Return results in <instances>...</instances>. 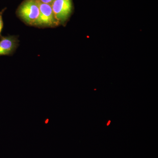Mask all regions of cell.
<instances>
[{"instance_id": "1", "label": "cell", "mask_w": 158, "mask_h": 158, "mask_svg": "<svg viewBox=\"0 0 158 158\" xmlns=\"http://www.w3.org/2000/svg\"><path fill=\"white\" fill-rule=\"evenodd\" d=\"M16 13L26 24L35 26L40 15L39 1L24 0L19 7Z\"/></svg>"}, {"instance_id": "2", "label": "cell", "mask_w": 158, "mask_h": 158, "mask_svg": "<svg viewBox=\"0 0 158 158\" xmlns=\"http://www.w3.org/2000/svg\"><path fill=\"white\" fill-rule=\"evenodd\" d=\"M51 6L59 25L64 24L72 12V0H54Z\"/></svg>"}, {"instance_id": "3", "label": "cell", "mask_w": 158, "mask_h": 158, "mask_svg": "<svg viewBox=\"0 0 158 158\" xmlns=\"http://www.w3.org/2000/svg\"><path fill=\"white\" fill-rule=\"evenodd\" d=\"M39 6L40 15L35 27H54L59 26V23L55 17L51 5L40 2L39 1Z\"/></svg>"}, {"instance_id": "4", "label": "cell", "mask_w": 158, "mask_h": 158, "mask_svg": "<svg viewBox=\"0 0 158 158\" xmlns=\"http://www.w3.org/2000/svg\"><path fill=\"white\" fill-rule=\"evenodd\" d=\"M16 36L8 35L0 37V56H11L19 45Z\"/></svg>"}, {"instance_id": "5", "label": "cell", "mask_w": 158, "mask_h": 158, "mask_svg": "<svg viewBox=\"0 0 158 158\" xmlns=\"http://www.w3.org/2000/svg\"><path fill=\"white\" fill-rule=\"evenodd\" d=\"M6 8L3 9L2 11H0V37H2V32L4 26V23H3L2 15L4 11L6 10Z\"/></svg>"}, {"instance_id": "6", "label": "cell", "mask_w": 158, "mask_h": 158, "mask_svg": "<svg viewBox=\"0 0 158 158\" xmlns=\"http://www.w3.org/2000/svg\"><path fill=\"white\" fill-rule=\"evenodd\" d=\"M39 1L40 2L51 5L54 0H39Z\"/></svg>"}, {"instance_id": "7", "label": "cell", "mask_w": 158, "mask_h": 158, "mask_svg": "<svg viewBox=\"0 0 158 158\" xmlns=\"http://www.w3.org/2000/svg\"><path fill=\"white\" fill-rule=\"evenodd\" d=\"M110 122H111V121H110V120H109V122L108 123V124H107V125L109 126V124L110 123Z\"/></svg>"}]
</instances>
